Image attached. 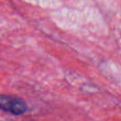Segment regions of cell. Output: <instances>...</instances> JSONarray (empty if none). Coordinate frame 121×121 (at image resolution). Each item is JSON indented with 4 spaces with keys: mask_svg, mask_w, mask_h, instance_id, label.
<instances>
[{
    "mask_svg": "<svg viewBox=\"0 0 121 121\" xmlns=\"http://www.w3.org/2000/svg\"><path fill=\"white\" fill-rule=\"evenodd\" d=\"M0 110L15 115H21L27 111V105L19 97L9 95H0Z\"/></svg>",
    "mask_w": 121,
    "mask_h": 121,
    "instance_id": "obj_1",
    "label": "cell"
}]
</instances>
